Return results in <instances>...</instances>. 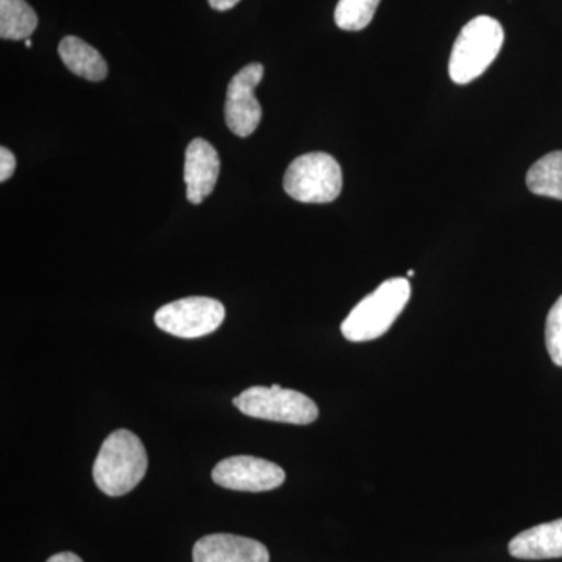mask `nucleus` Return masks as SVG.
I'll use <instances>...</instances> for the list:
<instances>
[{
	"label": "nucleus",
	"mask_w": 562,
	"mask_h": 562,
	"mask_svg": "<svg viewBox=\"0 0 562 562\" xmlns=\"http://www.w3.org/2000/svg\"><path fill=\"white\" fill-rule=\"evenodd\" d=\"M146 471L147 453L138 436L131 430H116L103 441L92 476L103 494L121 497L138 486Z\"/></svg>",
	"instance_id": "1"
},
{
	"label": "nucleus",
	"mask_w": 562,
	"mask_h": 562,
	"mask_svg": "<svg viewBox=\"0 0 562 562\" xmlns=\"http://www.w3.org/2000/svg\"><path fill=\"white\" fill-rule=\"evenodd\" d=\"M412 297L406 279H390L380 284L344 319L341 331L350 342H368L390 330Z\"/></svg>",
	"instance_id": "2"
},
{
	"label": "nucleus",
	"mask_w": 562,
	"mask_h": 562,
	"mask_svg": "<svg viewBox=\"0 0 562 562\" xmlns=\"http://www.w3.org/2000/svg\"><path fill=\"white\" fill-rule=\"evenodd\" d=\"M505 32L501 22L491 16L473 18L462 27L450 55V79L468 85L479 79L501 54Z\"/></svg>",
	"instance_id": "3"
},
{
	"label": "nucleus",
	"mask_w": 562,
	"mask_h": 562,
	"mask_svg": "<svg viewBox=\"0 0 562 562\" xmlns=\"http://www.w3.org/2000/svg\"><path fill=\"white\" fill-rule=\"evenodd\" d=\"M284 191L302 203H330L342 191V169L331 155L313 151L295 158L286 169Z\"/></svg>",
	"instance_id": "4"
},
{
	"label": "nucleus",
	"mask_w": 562,
	"mask_h": 562,
	"mask_svg": "<svg viewBox=\"0 0 562 562\" xmlns=\"http://www.w3.org/2000/svg\"><path fill=\"white\" fill-rule=\"evenodd\" d=\"M233 405L246 416L280 424L308 425L319 417V408L308 395L279 384L251 386L233 398Z\"/></svg>",
	"instance_id": "5"
},
{
	"label": "nucleus",
	"mask_w": 562,
	"mask_h": 562,
	"mask_svg": "<svg viewBox=\"0 0 562 562\" xmlns=\"http://www.w3.org/2000/svg\"><path fill=\"white\" fill-rule=\"evenodd\" d=\"M154 319L157 327L169 335L195 339L211 335L221 327L225 308L216 299L187 297L161 306Z\"/></svg>",
	"instance_id": "6"
},
{
	"label": "nucleus",
	"mask_w": 562,
	"mask_h": 562,
	"mask_svg": "<svg viewBox=\"0 0 562 562\" xmlns=\"http://www.w3.org/2000/svg\"><path fill=\"white\" fill-rule=\"evenodd\" d=\"M265 66L250 63L231 80L225 101V122L239 138H247L260 125L262 111L255 98V88L261 83Z\"/></svg>",
	"instance_id": "7"
},
{
	"label": "nucleus",
	"mask_w": 562,
	"mask_h": 562,
	"mask_svg": "<svg viewBox=\"0 0 562 562\" xmlns=\"http://www.w3.org/2000/svg\"><path fill=\"white\" fill-rule=\"evenodd\" d=\"M211 476L224 490L243 492L273 491L286 480L280 465L257 457L225 458L217 462Z\"/></svg>",
	"instance_id": "8"
},
{
	"label": "nucleus",
	"mask_w": 562,
	"mask_h": 562,
	"mask_svg": "<svg viewBox=\"0 0 562 562\" xmlns=\"http://www.w3.org/2000/svg\"><path fill=\"white\" fill-rule=\"evenodd\" d=\"M221 160L216 149L202 138L192 139L184 154V183L188 201L199 205L214 191Z\"/></svg>",
	"instance_id": "9"
},
{
	"label": "nucleus",
	"mask_w": 562,
	"mask_h": 562,
	"mask_svg": "<svg viewBox=\"0 0 562 562\" xmlns=\"http://www.w3.org/2000/svg\"><path fill=\"white\" fill-rule=\"evenodd\" d=\"M269 550L255 539L236 535H210L192 549L194 562H269Z\"/></svg>",
	"instance_id": "10"
},
{
	"label": "nucleus",
	"mask_w": 562,
	"mask_h": 562,
	"mask_svg": "<svg viewBox=\"0 0 562 562\" xmlns=\"http://www.w3.org/2000/svg\"><path fill=\"white\" fill-rule=\"evenodd\" d=\"M509 553L517 560H554L562 558V519L536 525L509 542Z\"/></svg>",
	"instance_id": "11"
},
{
	"label": "nucleus",
	"mask_w": 562,
	"mask_h": 562,
	"mask_svg": "<svg viewBox=\"0 0 562 562\" xmlns=\"http://www.w3.org/2000/svg\"><path fill=\"white\" fill-rule=\"evenodd\" d=\"M58 54L66 68L81 79L102 81L109 76L105 58L99 54L98 49L77 36L63 38L58 46Z\"/></svg>",
	"instance_id": "12"
},
{
	"label": "nucleus",
	"mask_w": 562,
	"mask_h": 562,
	"mask_svg": "<svg viewBox=\"0 0 562 562\" xmlns=\"http://www.w3.org/2000/svg\"><path fill=\"white\" fill-rule=\"evenodd\" d=\"M38 27V16L25 0H0V38L29 40Z\"/></svg>",
	"instance_id": "13"
},
{
	"label": "nucleus",
	"mask_w": 562,
	"mask_h": 562,
	"mask_svg": "<svg viewBox=\"0 0 562 562\" xmlns=\"http://www.w3.org/2000/svg\"><path fill=\"white\" fill-rule=\"evenodd\" d=\"M527 187L532 194L562 201V150L552 151L531 166Z\"/></svg>",
	"instance_id": "14"
},
{
	"label": "nucleus",
	"mask_w": 562,
	"mask_h": 562,
	"mask_svg": "<svg viewBox=\"0 0 562 562\" xmlns=\"http://www.w3.org/2000/svg\"><path fill=\"white\" fill-rule=\"evenodd\" d=\"M382 0H339L335 22L346 32H360L371 24Z\"/></svg>",
	"instance_id": "15"
},
{
	"label": "nucleus",
	"mask_w": 562,
	"mask_h": 562,
	"mask_svg": "<svg viewBox=\"0 0 562 562\" xmlns=\"http://www.w3.org/2000/svg\"><path fill=\"white\" fill-rule=\"evenodd\" d=\"M546 344L554 364L562 368V295L547 316Z\"/></svg>",
	"instance_id": "16"
},
{
	"label": "nucleus",
	"mask_w": 562,
	"mask_h": 562,
	"mask_svg": "<svg viewBox=\"0 0 562 562\" xmlns=\"http://www.w3.org/2000/svg\"><path fill=\"white\" fill-rule=\"evenodd\" d=\"M16 169V157L13 151L7 149V147H0V181L5 183L7 180L11 179V176Z\"/></svg>",
	"instance_id": "17"
},
{
	"label": "nucleus",
	"mask_w": 562,
	"mask_h": 562,
	"mask_svg": "<svg viewBox=\"0 0 562 562\" xmlns=\"http://www.w3.org/2000/svg\"><path fill=\"white\" fill-rule=\"evenodd\" d=\"M241 0H209L210 7L217 11L232 10L233 7L238 5Z\"/></svg>",
	"instance_id": "18"
},
{
	"label": "nucleus",
	"mask_w": 562,
	"mask_h": 562,
	"mask_svg": "<svg viewBox=\"0 0 562 562\" xmlns=\"http://www.w3.org/2000/svg\"><path fill=\"white\" fill-rule=\"evenodd\" d=\"M46 562H83L76 553L63 552L54 554Z\"/></svg>",
	"instance_id": "19"
},
{
	"label": "nucleus",
	"mask_w": 562,
	"mask_h": 562,
	"mask_svg": "<svg viewBox=\"0 0 562 562\" xmlns=\"http://www.w3.org/2000/svg\"><path fill=\"white\" fill-rule=\"evenodd\" d=\"M25 46L32 47V40H25Z\"/></svg>",
	"instance_id": "20"
}]
</instances>
